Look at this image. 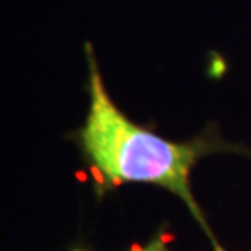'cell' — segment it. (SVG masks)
Instances as JSON below:
<instances>
[{"instance_id": "7a4b0ae2", "label": "cell", "mask_w": 251, "mask_h": 251, "mask_svg": "<svg viewBox=\"0 0 251 251\" xmlns=\"http://www.w3.org/2000/svg\"><path fill=\"white\" fill-rule=\"evenodd\" d=\"M132 251H166V248H164L160 242H152V244H149L145 250H132Z\"/></svg>"}, {"instance_id": "3957f363", "label": "cell", "mask_w": 251, "mask_h": 251, "mask_svg": "<svg viewBox=\"0 0 251 251\" xmlns=\"http://www.w3.org/2000/svg\"><path fill=\"white\" fill-rule=\"evenodd\" d=\"M76 251H80V250H76Z\"/></svg>"}, {"instance_id": "6da1fadb", "label": "cell", "mask_w": 251, "mask_h": 251, "mask_svg": "<svg viewBox=\"0 0 251 251\" xmlns=\"http://www.w3.org/2000/svg\"><path fill=\"white\" fill-rule=\"evenodd\" d=\"M86 54L91 106L78 132V144L95 180L106 188L121 182H151L168 188L188 205L210 234L190 190V171L199 156L216 151V145L206 140L175 144L126 119L108 97L90 43H86Z\"/></svg>"}]
</instances>
